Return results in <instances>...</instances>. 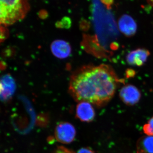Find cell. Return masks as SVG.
I'll use <instances>...</instances> for the list:
<instances>
[{"mask_svg": "<svg viewBox=\"0 0 153 153\" xmlns=\"http://www.w3.org/2000/svg\"><path fill=\"white\" fill-rule=\"evenodd\" d=\"M119 80L108 65H87L71 75L69 92L76 101H85L97 107L105 105L112 98Z\"/></svg>", "mask_w": 153, "mask_h": 153, "instance_id": "obj_1", "label": "cell"}, {"mask_svg": "<svg viewBox=\"0 0 153 153\" xmlns=\"http://www.w3.org/2000/svg\"><path fill=\"white\" fill-rule=\"evenodd\" d=\"M100 1H96L95 3V11H94V20L98 29V33L101 35V39L104 40L108 43L110 47L114 46L116 48L117 46L116 41L117 39L118 33L117 26L115 22L112 14L110 13L108 10H106V8L105 9L103 5L100 4Z\"/></svg>", "mask_w": 153, "mask_h": 153, "instance_id": "obj_2", "label": "cell"}, {"mask_svg": "<svg viewBox=\"0 0 153 153\" xmlns=\"http://www.w3.org/2000/svg\"><path fill=\"white\" fill-rule=\"evenodd\" d=\"M30 8V0H0V25L7 27L21 21Z\"/></svg>", "mask_w": 153, "mask_h": 153, "instance_id": "obj_3", "label": "cell"}, {"mask_svg": "<svg viewBox=\"0 0 153 153\" xmlns=\"http://www.w3.org/2000/svg\"><path fill=\"white\" fill-rule=\"evenodd\" d=\"M76 134L75 128L69 123H60L55 127V138L57 141L62 143L69 144L72 143L75 139Z\"/></svg>", "mask_w": 153, "mask_h": 153, "instance_id": "obj_4", "label": "cell"}, {"mask_svg": "<svg viewBox=\"0 0 153 153\" xmlns=\"http://www.w3.org/2000/svg\"><path fill=\"white\" fill-rule=\"evenodd\" d=\"M119 95L120 99L125 104L132 106L139 102L141 94L137 88L134 85L128 84L122 88Z\"/></svg>", "mask_w": 153, "mask_h": 153, "instance_id": "obj_5", "label": "cell"}, {"mask_svg": "<svg viewBox=\"0 0 153 153\" xmlns=\"http://www.w3.org/2000/svg\"><path fill=\"white\" fill-rule=\"evenodd\" d=\"M76 115L78 119L83 122H91L95 117V111L90 102H79L76 105Z\"/></svg>", "mask_w": 153, "mask_h": 153, "instance_id": "obj_6", "label": "cell"}, {"mask_svg": "<svg viewBox=\"0 0 153 153\" xmlns=\"http://www.w3.org/2000/svg\"><path fill=\"white\" fill-rule=\"evenodd\" d=\"M118 25L120 31L127 37H132L136 33V23L134 19L128 15H123L120 18Z\"/></svg>", "mask_w": 153, "mask_h": 153, "instance_id": "obj_7", "label": "cell"}, {"mask_svg": "<svg viewBox=\"0 0 153 153\" xmlns=\"http://www.w3.org/2000/svg\"><path fill=\"white\" fill-rule=\"evenodd\" d=\"M149 55L147 49L139 48L130 52L126 57V60L130 65L140 66L144 64Z\"/></svg>", "mask_w": 153, "mask_h": 153, "instance_id": "obj_8", "label": "cell"}, {"mask_svg": "<svg viewBox=\"0 0 153 153\" xmlns=\"http://www.w3.org/2000/svg\"><path fill=\"white\" fill-rule=\"evenodd\" d=\"M51 51L55 57L60 59H65L71 55V48L67 41L57 40L53 41L51 45Z\"/></svg>", "mask_w": 153, "mask_h": 153, "instance_id": "obj_9", "label": "cell"}, {"mask_svg": "<svg viewBox=\"0 0 153 153\" xmlns=\"http://www.w3.org/2000/svg\"><path fill=\"white\" fill-rule=\"evenodd\" d=\"M15 89L16 84L10 76L6 75L0 79V98H9L13 95Z\"/></svg>", "mask_w": 153, "mask_h": 153, "instance_id": "obj_10", "label": "cell"}, {"mask_svg": "<svg viewBox=\"0 0 153 153\" xmlns=\"http://www.w3.org/2000/svg\"><path fill=\"white\" fill-rule=\"evenodd\" d=\"M137 153H153V136L140 138L137 142Z\"/></svg>", "mask_w": 153, "mask_h": 153, "instance_id": "obj_11", "label": "cell"}, {"mask_svg": "<svg viewBox=\"0 0 153 153\" xmlns=\"http://www.w3.org/2000/svg\"><path fill=\"white\" fill-rule=\"evenodd\" d=\"M143 131L146 135L153 136V117L143 126Z\"/></svg>", "mask_w": 153, "mask_h": 153, "instance_id": "obj_12", "label": "cell"}, {"mask_svg": "<svg viewBox=\"0 0 153 153\" xmlns=\"http://www.w3.org/2000/svg\"><path fill=\"white\" fill-rule=\"evenodd\" d=\"M8 36V32L7 28L0 25V44L7 39Z\"/></svg>", "mask_w": 153, "mask_h": 153, "instance_id": "obj_13", "label": "cell"}, {"mask_svg": "<svg viewBox=\"0 0 153 153\" xmlns=\"http://www.w3.org/2000/svg\"><path fill=\"white\" fill-rule=\"evenodd\" d=\"M54 153H74L73 151L63 146L59 147Z\"/></svg>", "mask_w": 153, "mask_h": 153, "instance_id": "obj_14", "label": "cell"}, {"mask_svg": "<svg viewBox=\"0 0 153 153\" xmlns=\"http://www.w3.org/2000/svg\"><path fill=\"white\" fill-rule=\"evenodd\" d=\"M102 4L106 8L109 10L111 7L113 3V0H100Z\"/></svg>", "mask_w": 153, "mask_h": 153, "instance_id": "obj_15", "label": "cell"}, {"mask_svg": "<svg viewBox=\"0 0 153 153\" xmlns=\"http://www.w3.org/2000/svg\"><path fill=\"white\" fill-rule=\"evenodd\" d=\"M77 153H94V152L90 148H82L79 149Z\"/></svg>", "mask_w": 153, "mask_h": 153, "instance_id": "obj_16", "label": "cell"}, {"mask_svg": "<svg viewBox=\"0 0 153 153\" xmlns=\"http://www.w3.org/2000/svg\"><path fill=\"white\" fill-rule=\"evenodd\" d=\"M148 2L150 4V5L153 6V0H148Z\"/></svg>", "mask_w": 153, "mask_h": 153, "instance_id": "obj_17", "label": "cell"}]
</instances>
